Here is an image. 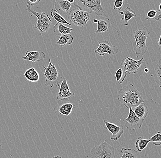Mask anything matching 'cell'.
I'll return each mask as SVG.
<instances>
[{
  "label": "cell",
  "mask_w": 161,
  "mask_h": 158,
  "mask_svg": "<svg viewBox=\"0 0 161 158\" xmlns=\"http://www.w3.org/2000/svg\"><path fill=\"white\" fill-rule=\"evenodd\" d=\"M118 100L126 108H134L145 102L142 95L132 84H128L125 87L119 90Z\"/></svg>",
  "instance_id": "1"
},
{
  "label": "cell",
  "mask_w": 161,
  "mask_h": 158,
  "mask_svg": "<svg viewBox=\"0 0 161 158\" xmlns=\"http://www.w3.org/2000/svg\"><path fill=\"white\" fill-rule=\"evenodd\" d=\"M44 68L43 74L45 79V85L53 88V86L58 87L63 80V78L60 76L55 64L51 63V59H49L48 67L43 66Z\"/></svg>",
  "instance_id": "2"
},
{
  "label": "cell",
  "mask_w": 161,
  "mask_h": 158,
  "mask_svg": "<svg viewBox=\"0 0 161 158\" xmlns=\"http://www.w3.org/2000/svg\"><path fill=\"white\" fill-rule=\"evenodd\" d=\"M73 5L79 10L92 13L93 12L97 16H102L104 14L101 0H74Z\"/></svg>",
  "instance_id": "3"
},
{
  "label": "cell",
  "mask_w": 161,
  "mask_h": 158,
  "mask_svg": "<svg viewBox=\"0 0 161 158\" xmlns=\"http://www.w3.org/2000/svg\"><path fill=\"white\" fill-rule=\"evenodd\" d=\"M150 34V31L146 27L139 29L135 32L134 38L136 40V45L134 50L136 54L143 55L145 54L148 49L146 45V41Z\"/></svg>",
  "instance_id": "4"
},
{
  "label": "cell",
  "mask_w": 161,
  "mask_h": 158,
  "mask_svg": "<svg viewBox=\"0 0 161 158\" xmlns=\"http://www.w3.org/2000/svg\"><path fill=\"white\" fill-rule=\"evenodd\" d=\"M27 11L34 15L38 19L37 22L35 24V27L40 32V35L47 32L52 25V21L49 15L44 12L38 13L35 10L32 9L30 5H27Z\"/></svg>",
  "instance_id": "5"
},
{
  "label": "cell",
  "mask_w": 161,
  "mask_h": 158,
  "mask_svg": "<svg viewBox=\"0 0 161 158\" xmlns=\"http://www.w3.org/2000/svg\"><path fill=\"white\" fill-rule=\"evenodd\" d=\"M92 158H115L114 148L106 140L91 150Z\"/></svg>",
  "instance_id": "6"
},
{
  "label": "cell",
  "mask_w": 161,
  "mask_h": 158,
  "mask_svg": "<svg viewBox=\"0 0 161 158\" xmlns=\"http://www.w3.org/2000/svg\"><path fill=\"white\" fill-rule=\"evenodd\" d=\"M91 14L82 10L72 9L68 14V19L75 26L84 27L90 20Z\"/></svg>",
  "instance_id": "7"
},
{
  "label": "cell",
  "mask_w": 161,
  "mask_h": 158,
  "mask_svg": "<svg viewBox=\"0 0 161 158\" xmlns=\"http://www.w3.org/2000/svg\"><path fill=\"white\" fill-rule=\"evenodd\" d=\"M143 62V57L139 60H136L130 57H126L122 60L120 67L126 77L128 74H136Z\"/></svg>",
  "instance_id": "8"
},
{
  "label": "cell",
  "mask_w": 161,
  "mask_h": 158,
  "mask_svg": "<svg viewBox=\"0 0 161 158\" xmlns=\"http://www.w3.org/2000/svg\"><path fill=\"white\" fill-rule=\"evenodd\" d=\"M127 117L123 120L126 128L129 130H136L141 128L144 120L136 114L131 107H130Z\"/></svg>",
  "instance_id": "9"
},
{
  "label": "cell",
  "mask_w": 161,
  "mask_h": 158,
  "mask_svg": "<svg viewBox=\"0 0 161 158\" xmlns=\"http://www.w3.org/2000/svg\"><path fill=\"white\" fill-rule=\"evenodd\" d=\"M102 127L107 129L112 134L110 139L116 141L124 133V128L122 125L120 126L117 125L115 124L110 123L106 120H104Z\"/></svg>",
  "instance_id": "10"
},
{
  "label": "cell",
  "mask_w": 161,
  "mask_h": 158,
  "mask_svg": "<svg viewBox=\"0 0 161 158\" xmlns=\"http://www.w3.org/2000/svg\"><path fill=\"white\" fill-rule=\"evenodd\" d=\"M119 50L117 47L113 45L107 41H103L99 43L97 49L95 50L96 54L99 56H103L105 54H108L109 56L117 54Z\"/></svg>",
  "instance_id": "11"
},
{
  "label": "cell",
  "mask_w": 161,
  "mask_h": 158,
  "mask_svg": "<svg viewBox=\"0 0 161 158\" xmlns=\"http://www.w3.org/2000/svg\"><path fill=\"white\" fill-rule=\"evenodd\" d=\"M75 94L70 91L67 81L65 78H63L60 85L59 91L56 95V97L59 101L68 100L74 96Z\"/></svg>",
  "instance_id": "12"
},
{
  "label": "cell",
  "mask_w": 161,
  "mask_h": 158,
  "mask_svg": "<svg viewBox=\"0 0 161 158\" xmlns=\"http://www.w3.org/2000/svg\"><path fill=\"white\" fill-rule=\"evenodd\" d=\"M46 57V54L42 51H26L25 56L22 57V59L26 61H30L34 63L39 62L44 59Z\"/></svg>",
  "instance_id": "13"
},
{
  "label": "cell",
  "mask_w": 161,
  "mask_h": 158,
  "mask_svg": "<svg viewBox=\"0 0 161 158\" xmlns=\"http://www.w3.org/2000/svg\"><path fill=\"white\" fill-rule=\"evenodd\" d=\"M93 22L97 24V30L95 31L96 34H103L110 29V20L106 17H102L98 20L93 19Z\"/></svg>",
  "instance_id": "14"
},
{
  "label": "cell",
  "mask_w": 161,
  "mask_h": 158,
  "mask_svg": "<svg viewBox=\"0 0 161 158\" xmlns=\"http://www.w3.org/2000/svg\"><path fill=\"white\" fill-rule=\"evenodd\" d=\"M71 3L66 0H55V9L60 14L66 15L69 14L71 10Z\"/></svg>",
  "instance_id": "15"
},
{
  "label": "cell",
  "mask_w": 161,
  "mask_h": 158,
  "mask_svg": "<svg viewBox=\"0 0 161 158\" xmlns=\"http://www.w3.org/2000/svg\"><path fill=\"white\" fill-rule=\"evenodd\" d=\"M74 106V105L70 102L63 103L60 105L57 104L54 110L63 115L69 116L72 112Z\"/></svg>",
  "instance_id": "16"
},
{
  "label": "cell",
  "mask_w": 161,
  "mask_h": 158,
  "mask_svg": "<svg viewBox=\"0 0 161 158\" xmlns=\"http://www.w3.org/2000/svg\"><path fill=\"white\" fill-rule=\"evenodd\" d=\"M119 13L120 14L124 15V18L121 19V22L125 26L128 25V22L131 19L136 17L135 12L128 7H127L123 11H119Z\"/></svg>",
  "instance_id": "17"
},
{
  "label": "cell",
  "mask_w": 161,
  "mask_h": 158,
  "mask_svg": "<svg viewBox=\"0 0 161 158\" xmlns=\"http://www.w3.org/2000/svg\"><path fill=\"white\" fill-rule=\"evenodd\" d=\"M24 76L30 82H37L40 79V74L34 67L27 69L24 74Z\"/></svg>",
  "instance_id": "18"
},
{
  "label": "cell",
  "mask_w": 161,
  "mask_h": 158,
  "mask_svg": "<svg viewBox=\"0 0 161 158\" xmlns=\"http://www.w3.org/2000/svg\"><path fill=\"white\" fill-rule=\"evenodd\" d=\"M132 110L137 116L143 120L146 118L149 112L148 109L144 102L141 103L138 106L132 108Z\"/></svg>",
  "instance_id": "19"
},
{
  "label": "cell",
  "mask_w": 161,
  "mask_h": 158,
  "mask_svg": "<svg viewBox=\"0 0 161 158\" xmlns=\"http://www.w3.org/2000/svg\"><path fill=\"white\" fill-rule=\"evenodd\" d=\"M73 30V29L66 27L63 24L57 23L54 26V32L56 36L70 34L71 31Z\"/></svg>",
  "instance_id": "20"
},
{
  "label": "cell",
  "mask_w": 161,
  "mask_h": 158,
  "mask_svg": "<svg viewBox=\"0 0 161 158\" xmlns=\"http://www.w3.org/2000/svg\"><path fill=\"white\" fill-rule=\"evenodd\" d=\"M73 37L70 34H66L61 35L59 40L56 42V44L60 45L61 47L66 45H70L73 43Z\"/></svg>",
  "instance_id": "21"
},
{
  "label": "cell",
  "mask_w": 161,
  "mask_h": 158,
  "mask_svg": "<svg viewBox=\"0 0 161 158\" xmlns=\"http://www.w3.org/2000/svg\"><path fill=\"white\" fill-rule=\"evenodd\" d=\"M121 153L122 154L121 158H138V152L134 149L123 148L121 150Z\"/></svg>",
  "instance_id": "22"
},
{
  "label": "cell",
  "mask_w": 161,
  "mask_h": 158,
  "mask_svg": "<svg viewBox=\"0 0 161 158\" xmlns=\"http://www.w3.org/2000/svg\"><path fill=\"white\" fill-rule=\"evenodd\" d=\"M50 15L51 17L53 18V19L55 20V21L57 22V23H60V24H65V25H67L69 26H71V24L68 23L66 20L61 16V14L57 12L56 10L54 9H52L51 10L50 12Z\"/></svg>",
  "instance_id": "23"
},
{
  "label": "cell",
  "mask_w": 161,
  "mask_h": 158,
  "mask_svg": "<svg viewBox=\"0 0 161 158\" xmlns=\"http://www.w3.org/2000/svg\"><path fill=\"white\" fill-rule=\"evenodd\" d=\"M150 142L149 139H142L141 137L138 138L136 141L135 146L136 151L139 152H141L143 150H144L147 146L148 144Z\"/></svg>",
  "instance_id": "24"
},
{
  "label": "cell",
  "mask_w": 161,
  "mask_h": 158,
  "mask_svg": "<svg viewBox=\"0 0 161 158\" xmlns=\"http://www.w3.org/2000/svg\"><path fill=\"white\" fill-rule=\"evenodd\" d=\"M115 77L116 82L119 84H121L126 78L125 73L121 68L118 69L116 71Z\"/></svg>",
  "instance_id": "25"
},
{
  "label": "cell",
  "mask_w": 161,
  "mask_h": 158,
  "mask_svg": "<svg viewBox=\"0 0 161 158\" xmlns=\"http://www.w3.org/2000/svg\"><path fill=\"white\" fill-rule=\"evenodd\" d=\"M151 142L156 146H160L161 145V133L160 132H158L157 133L151 137L149 139Z\"/></svg>",
  "instance_id": "26"
},
{
  "label": "cell",
  "mask_w": 161,
  "mask_h": 158,
  "mask_svg": "<svg viewBox=\"0 0 161 158\" xmlns=\"http://www.w3.org/2000/svg\"><path fill=\"white\" fill-rule=\"evenodd\" d=\"M158 12H159V10H158V11H156L155 10H150L147 13L146 19L149 20L150 19H154L157 20L156 16H157V13H158Z\"/></svg>",
  "instance_id": "27"
},
{
  "label": "cell",
  "mask_w": 161,
  "mask_h": 158,
  "mask_svg": "<svg viewBox=\"0 0 161 158\" xmlns=\"http://www.w3.org/2000/svg\"><path fill=\"white\" fill-rule=\"evenodd\" d=\"M155 73L157 78L159 79L160 82L161 83V59L159 60L158 64L156 65L155 68Z\"/></svg>",
  "instance_id": "28"
},
{
  "label": "cell",
  "mask_w": 161,
  "mask_h": 158,
  "mask_svg": "<svg viewBox=\"0 0 161 158\" xmlns=\"http://www.w3.org/2000/svg\"><path fill=\"white\" fill-rule=\"evenodd\" d=\"M124 0H115L114 3V9L120 11L124 4Z\"/></svg>",
  "instance_id": "29"
},
{
  "label": "cell",
  "mask_w": 161,
  "mask_h": 158,
  "mask_svg": "<svg viewBox=\"0 0 161 158\" xmlns=\"http://www.w3.org/2000/svg\"><path fill=\"white\" fill-rule=\"evenodd\" d=\"M42 0H27V4L30 6H35L38 5Z\"/></svg>",
  "instance_id": "30"
},
{
  "label": "cell",
  "mask_w": 161,
  "mask_h": 158,
  "mask_svg": "<svg viewBox=\"0 0 161 158\" xmlns=\"http://www.w3.org/2000/svg\"><path fill=\"white\" fill-rule=\"evenodd\" d=\"M158 46L159 49H160L161 50V35L158 41Z\"/></svg>",
  "instance_id": "31"
},
{
  "label": "cell",
  "mask_w": 161,
  "mask_h": 158,
  "mask_svg": "<svg viewBox=\"0 0 161 158\" xmlns=\"http://www.w3.org/2000/svg\"><path fill=\"white\" fill-rule=\"evenodd\" d=\"M66 1H67V2H69V3H73L74 2V0H66Z\"/></svg>",
  "instance_id": "32"
},
{
  "label": "cell",
  "mask_w": 161,
  "mask_h": 158,
  "mask_svg": "<svg viewBox=\"0 0 161 158\" xmlns=\"http://www.w3.org/2000/svg\"><path fill=\"white\" fill-rule=\"evenodd\" d=\"M52 158H62L61 157H60V156L59 155H56L55 156L53 157Z\"/></svg>",
  "instance_id": "33"
},
{
  "label": "cell",
  "mask_w": 161,
  "mask_h": 158,
  "mask_svg": "<svg viewBox=\"0 0 161 158\" xmlns=\"http://www.w3.org/2000/svg\"><path fill=\"white\" fill-rule=\"evenodd\" d=\"M159 12H161V3H160V4L159 5Z\"/></svg>",
  "instance_id": "34"
},
{
  "label": "cell",
  "mask_w": 161,
  "mask_h": 158,
  "mask_svg": "<svg viewBox=\"0 0 161 158\" xmlns=\"http://www.w3.org/2000/svg\"><path fill=\"white\" fill-rule=\"evenodd\" d=\"M148 71V70L147 69H145V71L146 72H147Z\"/></svg>",
  "instance_id": "35"
}]
</instances>
